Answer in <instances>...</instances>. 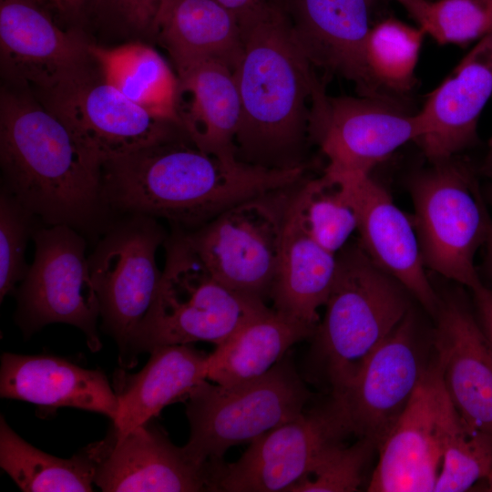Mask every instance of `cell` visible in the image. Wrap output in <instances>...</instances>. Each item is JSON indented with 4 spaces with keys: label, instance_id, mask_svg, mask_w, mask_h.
I'll list each match as a JSON object with an SVG mask.
<instances>
[{
    "label": "cell",
    "instance_id": "1",
    "mask_svg": "<svg viewBox=\"0 0 492 492\" xmlns=\"http://www.w3.org/2000/svg\"><path fill=\"white\" fill-rule=\"evenodd\" d=\"M304 167L271 169L225 162L181 137L103 163V197L108 210L143 214L193 231L243 201L289 190Z\"/></svg>",
    "mask_w": 492,
    "mask_h": 492
},
{
    "label": "cell",
    "instance_id": "2",
    "mask_svg": "<svg viewBox=\"0 0 492 492\" xmlns=\"http://www.w3.org/2000/svg\"><path fill=\"white\" fill-rule=\"evenodd\" d=\"M103 156L32 93H0L3 188L47 226L92 232L109 211Z\"/></svg>",
    "mask_w": 492,
    "mask_h": 492
},
{
    "label": "cell",
    "instance_id": "3",
    "mask_svg": "<svg viewBox=\"0 0 492 492\" xmlns=\"http://www.w3.org/2000/svg\"><path fill=\"white\" fill-rule=\"evenodd\" d=\"M242 52L233 74L241 97L238 160L271 169L303 167L317 77L292 22L267 0L240 23Z\"/></svg>",
    "mask_w": 492,
    "mask_h": 492
},
{
    "label": "cell",
    "instance_id": "4",
    "mask_svg": "<svg viewBox=\"0 0 492 492\" xmlns=\"http://www.w3.org/2000/svg\"><path fill=\"white\" fill-rule=\"evenodd\" d=\"M336 259L325 314L313 334L314 357L333 397L346 392L411 310L409 292L378 266L358 241L347 243Z\"/></svg>",
    "mask_w": 492,
    "mask_h": 492
},
{
    "label": "cell",
    "instance_id": "5",
    "mask_svg": "<svg viewBox=\"0 0 492 492\" xmlns=\"http://www.w3.org/2000/svg\"><path fill=\"white\" fill-rule=\"evenodd\" d=\"M163 246L165 265L154 302L136 335V357L164 345L199 341L218 345L270 309L220 282L182 230L173 228Z\"/></svg>",
    "mask_w": 492,
    "mask_h": 492
},
{
    "label": "cell",
    "instance_id": "6",
    "mask_svg": "<svg viewBox=\"0 0 492 492\" xmlns=\"http://www.w3.org/2000/svg\"><path fill=\"white\" fill-rule=\"evenodd\" d=\"M311 393L289 359L243 383L201 384L187 400L190 434L183 446L200 465H218L229 448L251 442L293 419Z\"/></svg>",
    "mask_w": 492,
    "mask_h": 492
},
{
    "label": "cell",
    "instance_id": "7",
    "mask_svg": "<svg viewBox=\"0 0 492 492\" xmlns=\"http://www.w3.org/2000/svg\"><path fill=\"white\" fill-rule=\"evenodd\" d=\"M456 157L415 172L408 190L425 268L472 291L482 284L475 257L489 212L472 168Z\"/></svg>",
    "mask_w": 492,
    "mask_h": 492
},
{
    "label": "cell",
    "instance_id": "8",
    "mask_svg": "<svg viewBox=\"0 0 492 492\" xmlns=\"http://www.w3.org/2000/svg\"><path fill=\"white\" fill-rule=\"evenodd\" d=\"M167 237L157 219L125 214L106 227L88 255L103 327L117 342L125 368L137 363L134 342L159 287L156 253Z\"/></svg>",
    "mask_w": 492,
    "mask_h": 492
},
{
    "label": "cell",
    "instance_id": "9",
    "mask_svg": "<svg viewBox=\"0 0 492 492\" xmlns=\"http://www.w3.org/2000/svg\"><path fill=\"white\" fill-rule=\"evenodd\" d=\"M420 133L417 114L393 97H331L318 78L314 83L309 136L327 158L324 173L333 178L370 175Z\"/></svg>",
    "mask_w": 492,
    "mask_h": 492
},
{
    "label": "cell",
    "instance_id": "10",
    "mask_svg": "<svg viewBox=\"0 0 492 492\" xmlns=\"http://www.w3.org/2000/svg\"><path fill=\"white\" fill-rule=\"evenodd\" d=\"M32 239L35 257L18 289V323L30 333L50 323L73 325L98 351L100 308L85 238L70 226L52 225L35 230Z\"/></svg>",
    "mask_w": 492,
    "mask_h": 492
},
{
    "label": "cell",
    "instance_id": "11",
    "mask_svg": "<svg viewBox=\"0 0 492 492\" xmlns=\"http://www.w3.org/2000/svg\"><path fill=\"white\" fill-rule=\"evenodd\" d=\"M284 191L243 201L193 231H183L220 282L262 302L271 295L281 257L288 200L280 195Z\"/></svg>",
    "mask_w": 492,
    "mask_h": 492
},
{
    "label": "cell",
    "instance_id": "12",
    "mask_svg": "<svg viewBox=\"0 0 492 492\" xmlns=\"http://www.w3.org/2000/svg\"><path fill=\"white\" fill-rule=\"evenodd\" d=\"M351 435L341 404L331 396L251 441L236 462H222L216 491L289 492Z\"/></svg>",
    "mask_w": 492,
    "mask_h": 492
},
{
    "label": "cell",
    "instance_id": "13",
    "mask_svg": "<svg viewBox=\"0 0 492 492\" xmlns=\"http://www.w3.org/2000/svg\"><path fill=\"white\" fill-rule=\"evenodd\" d=\"M85 39L34 0H0V68L8 87L40 96L82 74L93 64Z\"/></svg>",
    "mask_w": 492,
    "mask_h": 492
},
{
    "label": "cell",
    "instance_id": "14",
    "mask_svg": "<svg viewBox=\"0 0 492 492\" xmlns=\"http://www.w3.org/2000/svg\"><path fill=\"white\" fill-rule=\"evenodd\" d=\"M36 98L104 159L187 137L179 125L152 116L105 81L94 61L82 74Z\"/></svg>",
    "mask_w": 492,
    "mask_h": 492
},
{
    "label": "cell",
    "instance_id": "15",
    "mask_svg": "<svg viewBox=\"0 0 492 492\" xmlns=\"http://www.w3.org/2000/svg\"><path fill=\"white\" fill-rule=\"evenodd\" d=\"M150 422L124 434L113 426L83 449L94 466V484L106 492L215 491L218 465L195 462Z\"/></svg>",
    "mask_w": 492,
    "mask_h": 492
},
{
    "label": "cell",
    "instance_id": "16",
    "mask_svg": "<svg viewBox=\"0 0 492 492\" xmlns=\"http://www.w3.org/2000/svg\"><path fill=\"white\" fill-rule=\"evenodd\" d=\"M427 368L416 319L410 310L370 356L346 392L333 397L343 409L352 435L368 439L378 450Z\"/></svg>",
    "mask_w": 492,
    "mask_h": 492
},
{
    "label": "cell",
    "instance_id": "17",
    "mask_svg": "<svg viewBox=\"0 0 492 492\" xmlns=\"http://www.w3.org/2000/svg\"><path fill=\"white\" fill-rule=\"evenodd\" d=\"M444 384L435 361L378 448L367 491L431 492L443 461L440 398Z\"/></svg>",
    "mask_w": 492,
    "mask_h": 492
},
{
    "label": "cell",
    "instance_id": "18",
    "mask_svg": "<svg viewBox=\"0 0 492 492\" xmlns=\"http://www.w3.org/2000/svg\"><path fill=\"white\" fill-rule=\"evenodd\" d=\"M435 315L436 363L447 395L469 425L492 438V343L458 294L439 297Z\"/></svg>",
    "mask_w": 492,
    "mask_h": 492
},
{
    "label": "cell",
    "instance_id": "19",
    "mask_svg": "<svg viewBox=\"0 0 492 492\" xmlns=\"http://www.w3.org/2000/svg\"><path fill=\"white\" fill-rule=\"evenodd\" d=\"M492 95V31L477 40L416 113L415 141L429 162L456 157L477 143L479 117Z\"/></svg>",
    "mask_w": 492,
    "mask_h": 492
},
{
    "label": "cell",
    "instance_id": "20",
    "mask_svg": "<svg viewBox=\"0 0 492 492\" xmlns=\"http://www.w3.org/2000/svg\"><path fill=\"white\" fill-rule=\"evenodd\" d=\"M335 179L344 185L355 210L358 242L364 251L435 315L439 297L425 272L417 235L409 218L370 175Z\"/></svg>",
    "mask_w": 492,
    "mask_h": 492
},
{
    "label": "cell",
    "instance_id": "21",
    "mask_svg": "<svg viewBox=\"0 0 492 492\" xmlns=\"http://www.w3.org/2000/svg\"><path fill=\"white\" fill-rule=\"evenodd\" d=\"M276 1L287 13L313 66L352 81L361 96H390L374 82L366 63L372 27L368 0Z\"/></svg>",
    "mask_w": 492,
    "mask_h": 492
},
{
    "label": "cell",
    "instance_id": "22",
    "mask_svg": "<svg viewBox=\"0 0 492 492\" xmlns=\"http://www.w3.org/2000/svg\"><path fill=\"white\" fill-rule=\"evenodd\" d=\"M0 395L44 407L96 412L112 421L118 413L116 392L102 371L57 356L3 354Z\"/></svg>",
    "mask_w": 492,
    "mask_h": 492
},
{
    "label": "cell",
    "instance_id": "23",
    "mask_svg": "<svg viewBox=\"0 0 492 492\" xmlns=\"http://www.w3.org/2000/svg\"><path fill=\"white\" fill-rule=\"evenodd\" d=\"M141 371L121 378L116 388L118 413L113 426L128 433L146 424L167 405L187 401L208 380L207 354L190 344L153 349Z\"/></svg>",
    "mask_w": 492,
    "mask_h": 492
},
{
    "label": "cell",
    "instance_id": "24",
    "mask_svg": "<svg viewBox=\"0 0 492 492\" xmlns=\"http://www.w3.org/2000/svg\"><path fill=\"white\" fill-rule=\"evenodd\" d=\"M179 94L190 96L179 114L189 139L201 151L225 162L237 159L235 138L241 97L233 71L225 64L204 61L177 73Z\"/></svg>",
    "mask_w": 492,
    "mask_h": 492
},
{
    "label": "cell",
    "instance_id": "25",
    "mask_svg": "<svg viewBox=\"0 0 492 492\" xmlns=\"http://www.w3.org/2000/svg\"><path fill=\"white\" fill-rule=\"evenodd\" d=\"M336 264V254L314 241L286 210L281 257L270 295L272 309L316 330L318 310L328 299Z\"/></svg>",
    "mask_w": 492,
    "mask_h": 492
},
{
    "label": "cell",
    "instance_id": "26",
    "mask_svg": "<svg viewBox=\"0 0 492 492\" xmlns=\"http://www.w3.org/2000/svg\"><path fill=\"white\" fill-rule=\"evenodd\" d=\"M158 35L177 73L210 60L234 71L242 52L237 18L216 0H179Z\"/></svg>",
    "mask_w": 492,
    "mask_h": 492
},
{
    "label": "cell",
    "instance_id": "27",
    "mask_svg": "<svg viewBox=\"0 0 492 492\" xmlns=\"http://www.w3.org/2000/svg\"><path fill=\"white\" fill-rule=\"evenodd\" d=\"M315 331L270 308L208 354V380L231 385L256 379L272 369L292 345L313 336Z\"/></svg>",
    "mask_w": 492,
    "mask_h": 492
},
{
    "label": "cell",
    "instance_id": "28",
    "mask_svg": "<svg viewBox=\"0 0 492 492\" xmlns=\"http://www.w3.org/2000/svg\"><path fill=\"white\" fill-rule=\"evenodd\" d=\"M87 49L105 81L152 116L182 128L178 76L156 49L139 41L88 43Z\"/></svg>",
    "mask_w": 492,
    "mask_h": 492
},
{
    "label": "cell",
    "instance_id": "29",
    "mask_svg": "<svg viewBox=\"0 0 492 492\" xmlns=\"http://www.w3.org/2000/svg\"><path fill=\"white\" fill-rule=\"evenodd\" d=\"M0 466L26 492L93 491L95 469L82 451L65 459L21 438L0 417Z\"/></svg>",
    "mask_w": 492,
    "mask_h": 492
},
{
    "label": "cell",
    "instance_id": "30",
    "mask_svg": "<svg viewBox=\"0 0 492 492\" xmlns=\"http://www.w3.org/2000/svg\"><path fill=\"white\" fill-rule=\"evenodd\" d=\"M286 210L314 241L333 254L357 230L356 213L344 185L324 172L299 183Z\"/></svg>",
    "mask_w": 492,
    "mask_h": 492
},
{
    "label": "cell",
    "instance_id": "31",
    "mask_svg": "<svg viewBox=\"0 0 492 492\" xmlns=\"http://www.w3.org/2000/svg\"><path fill=\"white\" fill-rule=\"evenodd\" d=\"M443 461L436 492H461L485 480L492 466V438L469 425L443 387L440 398Z\"/></svg>",
    "mask_w": 492,
    "mask_h": 492
},
{
    "label": "cell",
    "instance_id": "32",
    "mask_svg": "<svg viewBox=\"0 0 492 492\" xmlns=\"http://www.w3.org/2000/svg\"><path fill=\"white\" fill-rule=\"evenodd\" d=\"M425 35L420 26L392 17L371 27L366 42V63L382 91L391 96L413 88Z\"/></svg>",
    "mask_w": 492,
    "mask_h": 492
},
{
    "label": "cell",
    "instance_id": "33",
    "mask_svg": "<svg viewBox=\"0 0 492 492\" xmlns=\"http://www.w3.org/2000/svg\"><path fill=\"white\" fill-rule=\"evenodd\" d=\"M415 21L439 44H466L492 31V0H426Z\"/></svg>",
    "mask_w": 492,
    "mask_h": 492
},
{
    "label": "cell",
    "instance_id": "34",
    "mask_svg": "<svg viewBox=\"0 0 492 492\" xmlns=\"http://www.w3.org/2000/svg\"><path fill=\"white\" fill-rule=\"evenodd\" d=\"M36 218L7 190L0 193V301L25 278L27 241Z\"/></svg>",
    "mask_w": 492,
    "mask_h": 492
},
{
    "label": "cell",
    "instance_id": "35",
    "mask_svg": "<svg viewBox=\"0 0 492 492\" xmlns=\"http://www.w3.org/2000/svg\"><path fill=\"white\" fill-rule=\"evenodd\" d=\"M375 446L357 438L333 450L312 473L294 485L289 492H352L359 490L364 469Z\"/></svg>",
    "mask_w": 492,
    "mask_h": 492
},
{
    "label": "cell",
    "instance_id": "36",
    "mask_svg": "<svg viewBox=\"0 0 492 492\" xmlns=\"http://www.w3.org/2000/svg\"><path fill=\"white\" fill-rule=\"evenodd\" d=\"M159 0H85L82 22L127 36L155 34Z\"/></svg>",
    "mask_w": 492,
    "mask_h": 492
},
{
    "label": "cell",
    "instance_id": "37",
    "mask_svg": "<svg viewBox=\"0 0 492 492\" xmlns=\"http://www.w3.org/2000/svg\"><path fill=\"white\" fill-rule=\"evenodd\" d=\"M477 312V319L492 343V290L483 283L472 290Z\"/></svg>",
    "mask_w": 492,
    "mask_h": 492
},
{
    "label": "cell",
    "instance_id": "38",
    "mask_svg": "<svg viewBox=\"0 0 492 492\" xmlns=\"http://www.w3.org/2000/svg\"><path fill=\"white\" fill-rule=\"evenodd\" d=\"M85 0H47L48 10H53L62 20L81 26Z\"/></svg>",
    "mask_w": 492,
    "mask_h": 492
},
{
    "label": "cell",
    "instance_id": "39",
    "mask_svg": "<svg viewBox=\"0 0 492 492\" xmlns=\"http://www.w3.org/2000/svg\"><path fill=\"white\" fill-rule=\"evenodd\" d=\"M219 4L232 13L240 23L255 12L267 0H216Z\"/></svg>",
    "mask_w": 492,
    "mask_h": 492
},
{
    "label": "cell",
    "instance_id": "40",
    "mask_svg": "<svg viewBox=\"0 0 492 492\" xmlns=\"http://www.w3.org/2000/svg\"><path fill=\"white\" fill-rule=\"evenodd\" d=\"M485 247V268L492 279V219L489 216L487 220V233L484 244Z\"/></svg>",
    "mask_w": 492,
    "mask_h": 492
},
{
    "label": "cell",
    "instance_id": "41",
    "mask_svg": "<svg viewBox=\"0 0 492 492\" xmlns=\"http://www.w3.org/2000/svg\"><path fill=\"white\" fill-rule=\"evenodd\" d=\"M178 1L179 0H159V12L155 24V34H158L160 25Z\"/></svg>",
    "mask_w": 492,
    "mask_h": 492
},
{
    "label": "cell",
    "instance_id": "42",
    "mask_svg": "<svg viewBox=\"0 0 492 492\" xmlns=\"http://www.w3.org/2000/svg\"><path fill=\"white\" fill-rule=\"evenodd\" d=\"M480 173L492 180V137L487 145V150L480 166Z\"/></svg>",
    "mask_w": 492,
    "mask_h": 492
},
{
    "label": "cell",
    "instance_id": "43",
    "mask_svg": "<svg viewBox=\"0 0 492 492\" xmlns=\"http://www.w3.org/2000/svg\"><path fill=\"white\" fill-rule=\"evenodd\" d=\"M400 3L415 19L426 0H395Z\"/></svg>",
    "mask_w": 492,
    "mask_h": 492
},
{
    "label": "cell",
    "instance_id": "44",
    "mask_svg": "<svg viewBox=\"0 0 492 492\" xmlns=\"http://www.w3.org/2000/svg\"><path fill=\"white\" fill-rule=\"evenodd\" d=\"M485 481L487 483V490L492 491V466Z\"/></svg>",
    "mask_w": 492,
    "mask_h": 492
},
{
    "label": "cell",
    "instance_id": "45",
    "mask_svg": "<svg viewBox=\"0 0 492 492\" xmlns=\"http://www.w3.org/2000/svg\"><path fill=\"white\" fill-rule=\"evenodd\" d=\"M486 197L488 202L492 205V182L487 187Z\"/></svg>",
    "mask_w": 492,
    "mask_h": 492
},
{
    "label": "cell",
    "instance_id": "46",
    "mask_svg": "<svg viewBox=\"0 0 492 492\" xmlns=\"http://www.w3.org/2000/svg\"><path fill=\"white\" fill-rule=\"evenodd\" d=\"M34 1L36 2L37 4L43 5L46 9H48L47 8V0H34Z\"/></svg>",
    "mask_w": 492,
    "mask_h": 492
}]
</instances>
